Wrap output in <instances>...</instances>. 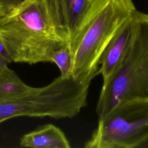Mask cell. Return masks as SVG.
<instances>
[{"mask_svg": "<svg viewBox=\"0 0 148 148\" xmlns=\"http://www.w3.org/2000/svg\"><path fill=\"white\" fill-rule=\"evenodd\" d=\"M20 145L34 148H70L71 145L65 134L53 124H46L24 134Z\"/></svg>", "mask_w": 148, "mask_h": 148, "instance_id": "obj_8", "label": "cell"}, {"mask_svg": "<svg viewBox=\"0 0 148 148\" xmlns=\"http://www.w3.org/2000/svg\"><path fill=\"white\" fill-rule=\"evenodd\" d=\"M134 29L127 53L119 67L102 85L96 107L98 117L119 102L148 99V14L135 10Z\"/></svg>", "mask_w": 148, "mask_h": 148, "instance_id": "obj_4", "label": "cell"}, {"mask_svg": "<svg viewBox=\"0 0 148 148\" xmlns=\"http://www.w3.org/2000/svg\"><path fill=\"white\" fill-rule=\"evenodd\" d=\"M97 75L82 77L60 75L47 86L32 87L19 98L0 102V124L20 116L57 119L75 117L87 105L89 87Z\"/></svg>", "mask_w": 148, "mask_h": 148, "instance_id": "obj_3", "label": "cell"}, {"mask_svg": "<svg viewBox=\"0 0 148 148\" xmlns=\"http://www.w3.org/2000/svg\"><path fill=\"white\" fill-rule=\"evenodd\" d=\"M27 1V0H0V17L12 13Z\"/></svg>", "mask_w": 148, "mask_h": 148, "instance_id": "obj_11", "label": "cell"}, {"mask_svg": "<svg viewBox=\"0 0 148 148\" xmlns=\"http://www.w3.org/2000/svg\"><path fill=\"white\" fill-rule=\"evenodd\" d=\"M91 0H45L51 17L72 39L80 25Z\"/></svg>", "mask_w": 148, "mask_h": 148, "instance_id": "obj_7", "label": "cell"}, {"mask_svg": "<svg viewBox=\"0 0 148 148\" xmlns=\"http://www.w3.org/2000/svg\"><path fill=\"white\" fill-rule=\"evenodd\" d=\"M50 62L57 65L60 75L68 76L72 75V55L69 45L66 44L55 50L51 56Z\"/></svg>", "mask_w": 148, "mask_h": 148, "instance_id": "obj_10", "label": "cell"}, {"mask_svg": "<svg viewBox=\"0 0 148 148\" xmlns=\"http://www.w3.org/2000/svg\"><path fill=\"white\" fill-rule=\"evenodd\" d=\"M148 140V99L121 101L99 117L86 148H141Z\"/></svg>", "mask_w": 148, "mask_h": 148, "instance_id": "obj_5", "label": "cell"}, {"mask_svg": "<svg viewBox=\"0 0 148 148\" xmlns=\"http://www.w3.org/2000/svg\"><path fill=\"white\" fill-rule=\"evenodd\" d=\"M32 88L8 66L0 71V102L19 98L28 93Z\"/></svg>", "mask_w": 148, "mask_h": 148, "instance_id": "obj_9", "label": "cell"}, {"mask_svg": "<svg viewBox=\"0 0 148 148\" xmlns=\"http://www.w3.org/2000/svg\"><path fill=\"white\" fill-rule=\"evenodd\" d=\"M0 38L13 62H50L52 53L68 44V35L49 13L45 0H27L0 17Z\"/></svg>", "mask_w": 148, "mask_h": 148, "instance_id": "obj_1", "label": "cell"}, {"mask_svg": "<svg viewBox=\"0 0 148 148\" xmlns=\"http://www.w3.org/2000/svg\"><path fill=\"white\" fill-rule=\"evenodd\" d=\"M134 29L132 15L118 30L105 47L99 62L97 73L101 74L103 84L112 76L123 60L130 44Z\"/></svg>", "mask_w": 148, "mask_h": 148, "instance_id": "obj_6", "label": "cell"}, {"mask_svg": "<svg viewBox=\"0 0 148 148\" xmlns=\"http://www.w3.org/2000/svg\"><path fill=\"white\" fill-rule=\"evenodd\" d=\"M135 10L132 0H91L76 33L69 43L73 76L82 77L97 73L105 47Z\"/></svg>", "mask_w": 148, "mask_h": 148, "instance_id": "obj_2", "label": "cell"}, {"mask_svg": "<svg viewBox=\"0 0 148 148\" xmlns=\"http://www.w3.org/2000/svg\"><path fill=\"white\" fill-rule=\"evenodd\" d=\"M13 62V60L0 38V71Z\"/></svg>", "mask_w": 148, "mask_h": 148, "instance_id": "obj_12", "label": "cell"}, {"mask_svg": "<svg viewBox=\"0 0 148 148\" xmlns=\"http://www.w3.org/2000/svg\"><path fill=\"white\" fill-rule=\"evenodd\" d=\"M144 147H147L148 148V140L147 142H146L142 146L141 148H144Z\"/></svg>", "mask_w": 148, "mask_h": 148, "instance_id": "obj_13", "label": "cell"}]
</instances>
